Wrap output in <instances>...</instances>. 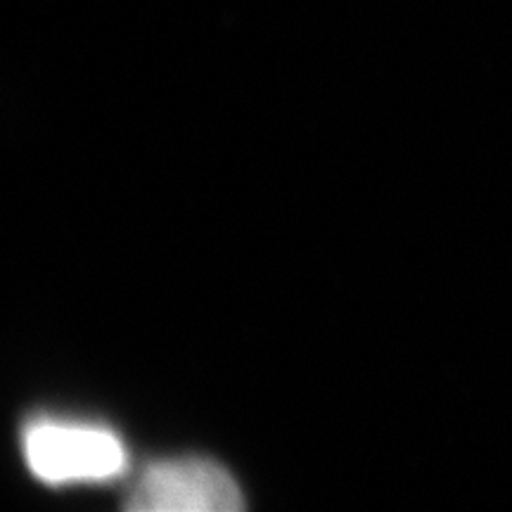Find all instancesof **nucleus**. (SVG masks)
<instances>
[{
  "mask_svg": "<svg viewBox=\"0 0 512 512\" xmlns=\"http://www.w3.org/2000/svg\"><path fill=\"white\" fill-rule=\"evenodd\" d=\"M24 451L34 475L50 484L98 482L126 463L117 434L74 422H36L24 437Z\"/></svg>",
  "mask_w": 512,
  "mask_h": 512,
  "instance_id": "nucleus-1",
  "label": "nucleus"
},
{
  "mask_svg": "<svg viewBox=\"0 0 512 512\" xmlns=\"http://www.w3.org/2000/svg\"><path fill=\"white\" fill-rule=\"evenodd\" d=\"M126 505L138 512H233L242 508V494L214 460L178 458L150 467Z\"/></svg>",
  "mask_w": 512,
  "mask_h": 512,
  "instance_id": "nucleus-2",
  "label": "nucleus"
}]
</instances>
